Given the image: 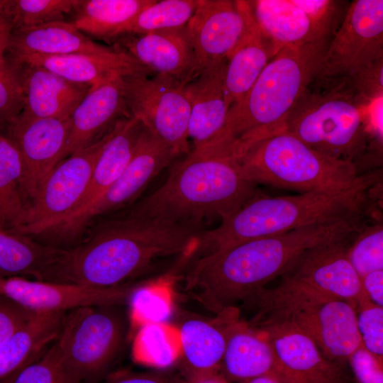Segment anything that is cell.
I'll use <instances>...</instances> for the list:
<instances>
[{
    "instance_id": "ffe728a7",
    "label": "cell",
    "mask_w": 383,
    "mask_h": 383,
    "mask_svg": "<svg viewBox=\"0 0 383 383\" xmlns=\"http://www.w3.org/2000/svg\"><path fill=\"white\" fill-rule=\"evenodd\" d=\"M131 116L123 77L115 76L91 87L70 116V134L62 160L99 140L119 121Z\"/></svg>"
},
{
    "instance_id": "7dc6e473",
    "label": "cell",
    "mask_w": 383,
    "mask_h": 383,
    "mask_svg": "<svg viewBox=\"0 0 383 383\" xmlns=\"http://www.w3.org/2000/svg\"><path fill=\"white\" fill-rule=\"evenodd\" d=\"M13 30V28L9 19L2 12L0 13V68L9 66L6 53Z\"/></svg>"
},
{
    "instance_id": "f1b7e54d",
    "label": "cell",
    "mask_w": 383,
    "mask_h": 383,
    "mask_svg": "<svg viewBox=\"0 0 383 383\" xmlns=\"http://www.w3.org/2000/svg\"><path fill=\"white\" fill-rule=\"evenodd\" d=\"M65 313H36L0 345V379L37 360L55 343Z\"/></svg>"
},
{
    "instance_id": "44dd1931",
    "label": "cell",
    "mask_w": 383,
    "mask_h": 383,
    "mask_svg": "<svg viewBox=\"0 0 383 383\" xmlns=\"http://www.w3.org/2000/svg\"><path fill=\"white\" fill-rule=\"evenodd\" d=\"M116 48L106 55H25L7 60L14 68L27 64L42 67L70 82L94 87L115 76H149L152 73L128 52Z\"/></svg>"
},
{
    "instance_id": "60d3db41",
    "label": "cell",
    "mask_w": 383,
    "mask_h": 383,
    "mask_svg": "<svg viewBox=\"0 0 383 383\" xmlns=\"http://www.w3.org/2000/svg\"><path fill=\"white\" fill-rule=\"evenodd\" d=\"M355 307L362 345L383 358V307L372 304L367 296L360 299Z\"/></svg>"
},
{
    "instance_id": "9c48e42d",
    "label": "cell",
    "mask_w": 383,
    "mask_h": 383,
    "mask_svg": "<svg viewBox=\"0 0 383 383\" xmlns=\"http://www.w3.org/2000/svg\"><path fill=\"white\" fill-rule=\"evenodd\" d=\"M123 306H84L66 312L55 343L79 383L104 379L123 352L131 325Z\"/></svg>"
},
{
    "instance_id": "d6a6232c",
    "label": "cell",
    "mask_w": 383,
    "mask_h": 383,
    "mask_svg": "<svg viewBox=\"0 0 383 383\" xmlns=\"http://www.w3.org/2000/svg\"><path fill=\"white\" fill-rule=\"evenodd\" d=\"M20 153L9 137L0 133V224L13 228L22 223L27 204L23 191Z\"/></svg>"
},
{
    "instance_id": "83f0119b",
    "label": "cell",
    "mask_w": 383,
    "mask_h": 383,
    "mask_svg": "<svg viewBox=\"0 0 383 383\" xmlns=\"http://www.w3.org/2000/svg\"><path fill=\"white\" fill-rule=\"evenodd\" d=\"M220 368L228 380L242 382L262 375L279 379L270 344L258 330L240 319L229 333Z\"/></svg>"
},
{
    "instance_id": "30bf717a",
    "label": "cell",
    "mask_w": 383,
    "mask_h": 383,
    "mask_svg": "<svg viewBox=\"0 0 383 383\" xmlns=\"http://www.w3.org/2000/svg\"><path fill=\"white\" fill-rule=\"evenodd\" d=\"M382 59L383 1H353L308 89L341 91L354 77Z\"/></svg>"
},
{
    "instance_id": "d590c367",
    "label": "cell",
    "mask_w": 383,
    "mask_h": 383,
    "mask_svg": "<svg viewBox=\"0 0 383 383\" xmlns=\"http://www.w3.org/2000/svg\"><path fill=\"white\" fill-rule=\"evenodd\" d=\"M78 0H6L2 13L13 29L37 26L65 21L72 13Z\"/></svg>"
},
{
    "instance_id": "e0dca14e",
    "label": "cell",
    "mask_w": 383,
    "mask_h": 383,
    "mask_svg": "<svg viewBox=\"0 0 383 383\" xmlns=\"http://www.w3.org/2000/svg\"><path fill=\"white\" fill-rule=\"evenodd\" d=\"M67 118L22 119L9 127L23 164V191L30 202L43 182L62 160L70 134Z\"/></svg>"
},
{
    "instance_id": "7402d4cb",
    "label": "cell",
    "mask_w": 383,
    "mask_h": 383,
    "mask_svg": "<svg viewBox=\"0 0 383 383\" xmlns=\"http://www.w3.org/2000/svg\"><path fill=\"white\" fill-rule=\"evenodd\" d=\"M122 48L152 72L187 84L196 76L195 57L185 26L142 35H126L116 40Z\"/></svg>"
},
{
    "instance_id": "f6af8a7d",
    "label": "cell",
    "mask_w": 383,
    "mask_h": 383,
    "mask_svg": "<svg viewBox=\"0 0 383 383\" xmlns=\"http://www.w3.org/2000/svg\"><path fill=\"white\" fill-rule=\"evenodd\" d=\"M182 379L164 371L141 372H121L109 373L101 380L94 383H181Z\"/></svg>"
},
{
    "instance_id": "d4e9b609",
    "label": "cell",
    "mask_w": 383,
    "mask_h": 383,
    "mask_svg": "<svg viewBox=\"0 0 383 383\" xmlns=\"http://www.w3.org/2000/svg\"><path fill=\"white\" fill-rule=\"evenodd\" d=\"M226 65V59L202 70L185 84L190 104L188 135L193 148L217 140L225 128L229 109L223 91Z\"/></svg>"
},
{
    "instance_id": "ee69618b",
    "label": "cell",
    "mask_w": 383,
    "mask_h": 383,
    "mask_svg": "<svg viewBox=\"0 0 383 383\" xmlns=\"http://www.w3.org/2000/svg\"><path fill=\"white\" fill-rule=\"evenodd\" d=\"M35 313L0 295V345Z\"/></svg>"
},
{
    "instance_id": "836d02e7",
    "label": "cell",
    "mask_w": 383,
    "mask_h": 383,
    "mask_svg": "<svg viewBox=\"0 0 383 383\" xmlns=\"http://www.w3.org/2000/svg\"><path fill=\"white\" fill-rule=\"evenodd\" d=\"M174 334L164 323L139 326L133 344L134 360L158 369L170 367L181 355L179 335Z\"/></svg>"
},
{
    "instance_id": "d6986e66",
    "label": "cell",
    "mask_w": 383,
    "mask_h": 383,
    "mask_svg": "<svg viewBox=\"0 0 383 383\" xmlns=\"http://www.w3.org/2000/svg\"><path fill=\"white\" fill-rule=\"evenodd\" d=\"M177 157L172 148L143 126L131 160L116 182L89 211L85 227L95 218L133 204L152 180Z\"/></svg>"
},
{
    "instance_id": "484cf974",
    "label": "cell",
    "mask_w": 383,
    "mask_h": 383,
    "mask_svg": "<svg viewBox=\"0 0 383 383\" xmlns=\"http://www.w3.org/2000/svg\"><path fill=\"white\" fill-rule=\"evenodd\" d=\"M239 313L237 307H232L218 316L216 321L192 317L182 323L178 335L188 376L217 372L229 333L240 320Z\"/></svg>"
},
{
    "instance_id": "74e56055",
    "label": "cell",
    "mask_w": 383,
    "mask_h": 383,
    "mask_svg": "<svg viewBox=\"0 0 383 383\" xmlns=\"http://www.w3.org/2000/svg\"><path fill=\"white\" fill-rule=\"evenodd\" d=\"M169 292L156 284H142L129 299L131 324L138 326L148 323H165L172 311Z\"/></svg>"
},
{
    "instance_id": "3957f363",
    "label": "cell",
    "mask_w": 383,
    "mask_h": 383,
    "mask_svg": "<svg viewBox=\"0 0 383 383\" xmlns=\"http://www.w3.org/2000/svg\"><path fill=\"white\" fill-rule=\"evenodd\" d=\"M165 182L128 213L199 228L227 218L262 193L240 168L235 141L193 148L170 166Z\"/></svg>"
},
{
    "instance_id": "ab89813d",
    "label": "cell",
    "mask_w": 383,
    "mask_h": 383,
    "mask_svg": "<svg viewBox=\"0 0 383 383\" xmlns=\"http://www.w3.org/2000/svg\"><path fill=\"white\" fill-rule=\"evenodd\" d=\"M308 16L321 39L331 40L341 26L350 3L339 0H292Z\"/></svg>"
},
{
    "instance_id": "8d00e7d4",
    "label": "cell",
    "mask_w": 383,
    "mask_h": 383,
    "mask_svg": "<svg viewBox=\"0 0 383 383\" xmlns=\"http://www.w3.org/2000/svg\"><path fill=\"white\" fill-rule=\"evenodd\" d=\"M348 260L358 276L383 270V226H364L348 248Z\"/></svg>"
},
{
    "instance_id": "ac0fdd59",
    "label": "cell",
    "mask_w": 383,
    "mask_h": 383,
    "mask_svg": "<svg viewBox=\"0 0 383 383\" xmlns=\"http://www.w3.org/2000/svg\"><path fill=\"white\" fill-rule=\"evenodd\" d=\"M244 21L237 1L199 0L185 26L196 60V75L226 59L239 40Z\"/></svg>"
},
{
    "instance_id": "6da1fadb",
    "label": "cell",
    "mask_w": 383,
    "mask_h": 383,
    "mask_svg": "<svg viewBox=\"0 0 383 383\" xmlns=\"http://www.w3.org/2000/svg\"><path fill=\"white\" fill-rule=\"evenodd\" d=\"M201 233L127 213L101 222L81 243L62 249L40 280L99 289L131 284L161 259L192 257Z\"/></svg>"
},
{
    "instance_id": "cb8c5ba5",
    "label": "cell",
    "mask_w": 383,
    "mask_h": 383,
    "mask_svg": "<svg viewBox=\"0 0 383 383\" xmlns=\"http://www.w3.org/2000/svg\"><path fill=\"white\" fill-rule=\"evenodd\" d=\"M24 95L22 119L67 118L91 86L70 82L42 67L23 64L13 68Z\"/></svg>"
},
{
    "instance_id": "4316f807",
    "label": "cell",
    "mask_w": 383,
    "mask_h": 383,
    "mask_svg": "<svg viewBox=\"0 0 383 383\" xmlns=\"http://www.w3.org/2000/svg\"><path fill=\"white\" fill-rule=\"evenodd\" d=\"M116 48V45L110 47L95 43L70 22L63 21L13 29L7 53L9 60H11L32 55H106Z\"/></svg>"
},
{
    "instance_id": "52a82bcc",
    "label": "cell",
    "mask_w": 383,
    "mask_h": 383,
    "mask_svg": "<svg viewBox=\"0 0 383 383\" xmlns=\"http://www.w3.org/2000/svg\"><path fill=\"white\" fill-rule=\"evenodd\" d=\"M355 236L316 245L306 251L273 289H263L250 303L254 320L280 316L310 304L343 299L354 306L363 296L360 278L348 257Z\"/></svg>"
},
{
    "instance_id": "b9f144b4",
    "label": "cell",
    "mask_w": 383,
    "mask_h": 383,
    "mask_svg": "<svg viewBox=\"0 0 383 383\" xmlns=\"http://www.w3.org/2000/svg\"><path fill=\"white\" fill-rule=\"evenodd\" d=\"M24 108V95L16 72L9 65L0 68V125L8 128Z\"/></svg>"
},
{
    "instance_id": "ba28073f",
    "label": "cell",
    "mask_w": 383,
    "mask_h": 383,
    "mask_svg": "<svg viewBox=\"0 0 383 383\" xmlns=\"http://www.w3.org/2000/svg\"><path fill=\"white\" fill-rule=\"evenodd\" d=\"M365 104L348 92L307 89L289 113L283 131L321 154L357 166L367 155L373 133Z\"/></svg>"
},
{
    "instance_id": "7c38bea8",
    "label": "cell",
    "mask_w": 383,
    "mask_h": 383,
    "mask_svg": "<svg viewBox=\"0 0 383 383\" xmlns=\"http://www.w3.org/2000/svg\"><path fill=\"white\" fill-rule=\"evenodd\" d=\"M106 137L107 133L94 144L61 160L28 204L21 225L10 230L30 237L48 234L66 218L87 190Z\"/></svg>"
},
{
    "instance_id": "c3c4849f",
    "label": "cell",
    "mask_w": 383,
    "mask_h": 383,
    "mask_svg": "<svg viewBox=\"0 0 383 383\" xmlns=\"http://www.w3.org/2000/svg\"><path fill=\"white\" fill-rule=\"evenodd\" d=\"M181 383H229L228 380L217 372L201 373L188 376Z\"/></svg>"
},
{
    "instance_id": "bcb514c9",
    "label": "cell",
    "mask_w": 383,
    "mask_h": 383,
    "mask_svg": "<svg viewBox=\"0 0 383 383\" xmlns=\"http://www.w3.org/2000/svg\"><path fill=\"white\" fill-rule=\"evenodd\" d=\"M361 287L370 301L383 307V270L369 272L360 277Z\"/></svg>"
},
{
    "instance_id": "816d5d0a",
    "label": "cell",
    "mask_w": 383,
    "mask_h": 383,
    "mask_svg": "<svg viewBox=\"0 0 383 383\" xmlns=\"http://www.w3.org/2000/svg\"><path fill=\"white\" fill-rule=\"evenodd\" d=\"M4 0H0V13L2 12V9H3V6H4Z\"/></svg>"
},
{
    "instance_id": "5b68a950",
    "label": "cell",
    "mask_w": 383,
    "mask_h": 383,
    "mask_svg": "<svg viewBox=\"0 0 383 383\" xmlns=\"http://www.w3.org/2000/svg\"><path fill=\"white\" fill-rule=\"evenodd\" d=\"M330 41L279 49L245 95L229 108L218 138L235 140L240 155L254 143L282 131L289 113L315 77Z\"/></svg>"
},
{
    "instance_id": "2e32d148",
    "label": "cell",
    "mask_w": 383,
    "mask_h": 383,
    "mask_svg": "<svg viewBox=\"0 0 383 383\" xmlns=\"http://www.w3.org/2000/svg\"><path fill=\"white\" fill-rule=\"evenodd\" d=\"M266 318L290 321L313 340L326 358L342 365H345L362 345L355 307L343 299L326 300Z\"/></svg>"
},
{
    "instance_id": "8fae6325",
    "label": "cell",
    "mask_w": 383,
    "mask_h": 383,
    "mask_svg": "<svg viewBox=\"0 0 383 383\" xmlns=\"http://www.w3.org/2000/svg\"><path fill=\"white\" fill-rule=\"evenodd\" d=\"M125 99L131 116L178 155L190 152V104L184 83L161 74L123 77Z\"/></svg>"
},
{
    "instance_id": "1f68e13d",
    "label": "cell",
    "mask_w": 383,
    "mask_h": 383,
    "mask_svg": "<svg viewBox=\"0 0 383 383\" xmlns=\"http://www.w3.org/2000/svg\"><path fill=\"white\" fill-rule=\"evenodd\" d=\"M63 248L39 243L0 224V276L40 281Z\"/></svg>"
},
{
    "instance_id": "4dcf8cb0",
    "label": "cell",
    "mask_w": 383,
    "mask_h": 383,
    "mask_svg": "<svg viewBox=\"0 0 383 383\" xmlns=\"http://www.w3.org/2000/svg\"><path fill=\"white\" fill-rule=\"evenodd\" d=\"M154 0H78L69 21L89 37L118 38L123 28Z\"/></svg>"
},
{
    "instance_id": "4fadbf2b",
    "label": "cell",
    "mask_w": 383,
    "mask_h": 383,
    "mask_svg": "<svg viewBox=\"0 0 383 383\" xmlns=\"http://www.w3.org/2000/svg\"><path fill=\"white\" fill-rule=\"evenodd\" d=\"M257 326L274 355L283 383H346L345 365L326 358L313 340L290 321L265 318Z\"/></svg>"
},
{
    "instance_id": "e575fe53",
    "label": "cell",
    "mask_w": 383,
    "mask_h": 383,
    "mask_svg": "<svg viewBox=\"0 0 383 383\" xmlns=\"http://www.w3.org/2000/svg\"><path fill=\"white\" fill-rule=\"evenodd\" d=\"M198 4L199 0H154L123 28L119 37L184 27Z\"/></svg>"
},
{
    "instance_id": "681fc988",
    "label": "cell",
    "mask_w": 383,
    "mask_h": 383,
    "mask_svg": "<svg viewBox=\"0 0 383 383\" xmlns=\"http://www.w3.org/2000/svg\"><path fill=\"white\" fill-rule=\"evenodd\" d=\"M240 383H283L277 377L273 375H262L254 377Z\"/></svg>"
},
{
    "instance_id": "7bdbcfd3",
    "label": "cell",
    "mask_w": 383,
    "mask_h": 383,
    "mask_svg": "<svg viewBox=\"0 0 383 383\" xmlns=\"http://www.w3.org/2000/svg\"><path fill=\"white\" fill-rule=\"evenodd\" d=\"M357 383H383V358L361 345L348 358Z\"/></svg>"
},
{
    "instance_id": "5bb4252c",
    "label": "cell",
    "mask_w": 383,
    "mask_h": 383,
    "mask_svg": "<svg viewBox=\"0 0 383 383\" xmlns=\"http://www.w3.org/2000/svg\"><path fill=\"white\" fill-rule=\"evenodd\" d=\"M143 130L141 122L131 116L119 121L107 133L83 197L50 234L71 239L82 233L89 211L116 182L131 160Z\"/></svg>"
},
{
    "instance_id": "8992f818",
    "label": "cell",
    "mask_w": 383,
    "mask_h": 383,
    "mask_svg": "<svg viewBox=\"0 0 383 383\" xmlns=\"http://www.w3.org/2000/svg\"><path fill=\"white\" fill-rule=\"evenodd\" d=\"M244 176L254 182L304 192L348 191L372 174H359L353 162L336 160L280 131L248 147L239 156Z\"/></svg>"
},
{
    "instance_id": "7a4b0ae2",
    "label": "cell",
    "mask_w": 383,
    "mask_h": 383,
    "mask_svg": "<svg viewBox=\"0 0 383 383\" xmlns=\"http://www.w3.org/2000/svg\"><path fill=\"white\" fill-rule=\"evenodd\" d=\"M363 223L314 225L243 242L202 255L185 277V290L219 316L248 303L271 280L289 272L308 250L355 235Z\"/></svg>"
},
{
    "instance_id": "f35d334b",
    "label": "cell",
    "mask_w": 383,
    "mask_h": 383,
    "mask_svg": "<svg viewBox=\"0 0 383 383\" xmlns=\"http://www.w3.org/2000/svg\"><path fill=\"white\" fill-rule=\"evenodd\" d=\"M13 383H79L65 365L55 341L16 375Z\"/></svg>"
},
{
    "instance_id": "9a60e30c",
    "label": "cell",
    "mask_w": 383,
    "mask_h": 383,
    "mask_svg": "<svg viewBox=\"0 0 383 383\" xmlns=\"http://www.w3.org/2000/svg\"><path fill=\"white\" fill-rule=\"evenodd\" d=\"M138 284L99 289L23 277H1L0 295L34 313L67 312L84 306L125 305Z\"/></svg>"
},
{
    "instance_id": "f546056e",
    "label": "cell",
    "mask_w": 383,
    "mask_h": 383,
    "mask_svg": "<svg viewBox=\"0 0 383 383\" xmlns=\"http://www.w3.org/2000/svg\"><path fill=\"white\" fill-rule=\"evenodd\" d=\"M248 1L261 32L278 49L323 40L306 14L292 0Z\"/></svg>"
},
{
    "instance_id": "277c9868",
    "label": "cell",
    "mask_w": 383,
    "mask_h": 383,
    "mask_svg": "<svg viewBox=\"0 0 383 383\" xmlns=\"http://www.w3.org/2000/svg\"><path fill=\"white\" fill-rule=\"evenodd\" d=\"M372 174L362 184L338 193L304 192L299 195L253 198L221 221L216 228L203 231L196 253L225 249L250 240L298 228L336 223H362L369 191L376 184Z\"/></svg>"
},
{
    "instance_id": "f907efd6",
    "label": "cell",
    "mask_w": 383,
    "mask_h": 383,
    "mask_svg": "<svg viewBox=\"0 0 383 383\" xmlns=\"http://www.w3.org/2000/svg\"><path fill=\"white\" fill-rule=\"evenodd\" d=\"M23 369V368H21ZM18 370L17 371H16L15 372L12 373L11 374L0 379V383H13V380L15 379L16 375L18 374V373L20 372V370Z\"/></svg>"
},
{
    "instance_id": "603a6c76",
    "label": "cell",
    "mask_w": 383,
    "mask_h": 383,
    "mask_svg": "<svg viewBox=\"0 0 383 383\" xmlns=\"http://www.w3.org/2000/svg\"><path fill=\"white\" fill-rule=\"evenodd\" d=\"M244 26L226 57L223 91L228 109L249 91L279 49L261 32L248 1L237 0Z\"/></svg>"
}]
</instances>
